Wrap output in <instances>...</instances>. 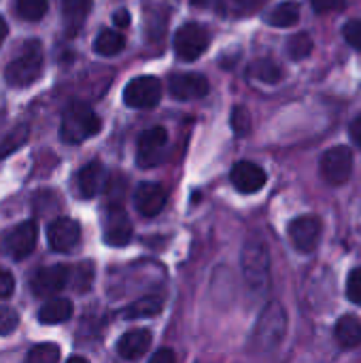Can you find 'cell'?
I'll use <instances>...</instances> for the list:
<instances>
[{"label": "cell", "instance_id": "4316f807", "mask_svg": "<svg viewBox=\"0 0 361 363\" xmlns=\"http://www.w3.org/2000/svg\"><path fill=\"white\" fill-rule=\"evenodd\" d=\"M313 53V38L309 32H298L287 40V55L291 60H304Z\"/></svg>", "mask_w": 361, "mask_h": 363}, {"label": "cell", "instance_id": "277c9868", "mask_svg": "<svg viewBox=\"0 0 361 363\" xmlns=\"http://www.w3.org/2000/svg\"><path fill=\"white\" fill-rule=\"evenodd\" d=\"M36 240H38L36 221H21L15 228L0 234V251L9 255L11 259L21 262L34 251Z\"/></svg>", "mask_w": 361, "mask_h": 363}, {"label": "cell", "instance_id": "83f0119b", "mask_svg": "<svg viewBox=\"0 0 361 363\" xmlns=\"http://www.w3.org/2000/svg\"><path fill=\"white\" fill-rule=\"evenodd\" d=\"M60 362V349L53 342H40L30 349L26 355V363H57Z\"/></svg>", "mask_w": 361, "mask_h": 363}, {"label": "cell", "instance_id": "d6986e66", "mask_svg": "<svg viewBox=\"0 0 361 363\" xmlns=\"http://www.w3.org/2000/svg\"><path fill=\"white\" fill-rule=\"evenodd\" d=\"M94 0H62V15H64V30L68 36H77L85 26V19L91 11Z\"/></svg>", "mask_w": 361, "mask_h": 363}, {"label": "cell", "instance_id": "ba28073f", "mask_svg": "<svg viewBox=\"0 0 361 363\" xmlns=\"http://www.w3.org/2000/svg\"><path fill=\"white\" fill-rule=\"evenodd\" d=\"M353 172V153L349 147H332L321 157V177L330 185H343Z\"/></svg>", "mask_w": 361, "mask_h": 363}, {"label": "cell", "instance_id": "2e32d148", "mask_svg": "<svg viewBox=\"0 0 361 363\" xmlns=\"http://www.w3.org/2000/svg\"><path fill=\"white\" fill-rule=\"evenodd\" d=\"M134 204L143 217H155L166 206V189L157 183H140L134 194Z\"/></svg>", "mask_w": 361, "mask_h": 363}, {"label": "cell", "instance_id": "836d02e7", "mask_svg": "<svg viewBox=\"0 0 361 363\" xmlns=\"http://www.w3.org/2000/svg\"><path fill=\"white\" fill-rule=\"evenodd\" d=\"M343 34H345V38H347V43H349L351 47H355V49H360L361 51V19L349 21V23L343 28Z\"/></svg>", "mask_w": 361, "mask_h": 363}, {"label": "cell", "instance_id": "603a6c76", "mask_svg": "<svg viewBox=\"0 0 361 363\" xmlns=\"http://www.w3.org/2000/svg\"><path fill=\"white\" fill-rule=\"evenodd\" d=\"M264 2L266 0H213V6L221 15L245 17V15H251L253 11H257Z\"/></svg>", "mask_w": 361, "mask_h": 363}, {"label": "cell", "instance_id": "d6a6232c", "mask_svg": "<svg viewBox=\"0 0 361 363\" xmlns=\"http://www.w3.org/2000/svg\"><path fill=\"white\" fill-rule=\"evenodd\" d=\"M347 296L353 304H361V268H355L347 279Z\"/></svg>", "mask_w": 361, "mask_h": 363}, {"label": "cell", "instance_id": "5b68a950", "mask_svg": "<svg viewBox=\"0 0 361 363\" xmlns=\"http://www.w3.org/2000/svg\"><path fill=\"white\" fill-rule=\"evenodd\" d=\"M211 45V32L200 23H185L174 32V51L181 60H198Z\"/></svg>", "mask_w": 361, "mask_h": 363}, {"label": "cell", "instance_id": "9c48e42d", "mask_svg": "<svg viewBox=\"0 0 361 363\" xmlns=\"http://www.w3.org/2000/svg\"><path fill=\"white\" fill-rule=\"evenodd\" d=\"M132 240V221L123 204H109L104 213V242L111 247H126Z\"/></svg>", "mask_w": 361, "mask_h": 363}, {"label": "cell", "instance_id": "8d00e7d4", "mask_svg": "<svg viewBox=\"0 0 361 363\" xmlns=\"http://www.w3.org/2000/svg\"><path fill=\"white\" fill-rule=\"evenodd\" d=\"M149 363H177V357L170 349H160L155 351V355L149 359Z\"/></svg>", "mask_w": 361, "mask_h": 363}, {"label": "cell", "instance_id": "8992f818", "mask_svg": "<svg viewBox=\"0 0 361 363\" xmlns=\"http://www.w3.org/2000/svg\"><path fill=\"white\" fill-rule=\"evenodd\" d=\"M243 270L249 281V285L257 291L268 287L270 277V264H268V251L262 242H249L243 251Z\"/></svg>", "mask_w": 361, "mask_h": 363}, {"label": "cell", "instance_id": "5bb4252c", "mask_svg": "<svg viewBox=\"0 0 361 363\" xmlns=\"http://www.w3.org/2000/svg\"><path fill=\"white\" fill-rule=\"evenodd\" d=\"M168 143V132L164 128H149L140 134L138 138V153H136V162L143 168L153 166L155 162H160L162 151Z\"/></svg>", "mask_w": 361, "mask_h": 363}, {"label": "cell", "instance_id": "52a82bcc", "mask_svg": "<svg viewBox=\"0 0 361 363\" xmlns=\"http://www.w3.org/2000/svg\"><path fill=\"white\" fill-rule=\"evenodd\" d=\"M162 98V83L157 77L145 74L132 79L123 89V102L130 108H151Z\"/></svg>", "mask_w": 361, "mask_h": 363}, {"label": "cell", "instance_id": "7a4b0ae2", "mask_svg": "<svg viewBox=\"0 0 361 363\" xmlns=\"http://www.w3.org/2000/svg\"><path fill=\"white\" fill-rule=\"evenodd\" d=\"M43 47L38 40H28L21 53L6 64L4 79L13 87H28L43 74Z\"/></svg>", "mask_w": 361, "mask_h": 363}, {"label": "cell", "instance_id": "f35d334b", "mask_svg": "<svg viewBox=\"0 0 361 363\" xmlns=\"http://www.w3.org/2000/svg\"><path fill=\"white\" fill-rule=\"evenodd\" d=\"M113 21H115L117 28H128L130 26V13L126 9H119V11H115Z\"/></svg>", "mask_w": 361, "mask_h": 363}, {"label": "cell", "instance_id": "ffe728a7", "mask_svg": "<svg viewBox=\"0 0 361 363\" xmlns=\"http://www.w3.org/2000/svg\"><path fill=\"white\" fill-rule=\"evenodd\" d=\"M72 317V302L66 298H51L38 311V321L43 325H57Z\"/></svg>", "mask_w": 361, "mask_h": 363}, {"label": "cell", "instance_id": "ac0fdd59", "mask_svg": "<svg viewBox=\"0 0 361 363\" xmlns=\"http://www.w3.org/2000/svg\"><path fill=\"white\" fill-rule=\"evenodd\" d=\"M104 185H106V172H104V166L98 160L85 164L77 174V187H79V194L83 198L98 196Z\"/></svg>", "mask_w": 361, "mask_h": 363}, {"label": "cell", "instance_id": "30bf717a", "mask_svg": "<svg viewBox=\"0 0 361 363\" xmlns=\"http://www.w3.org/2000/svg\"><path fill=\"white\" fill-rule=\"evenodd\" d=\"M49 247L57 253H70L81 240V225L70 217H57L47 228Z\"/></svg>", "mask_w": 361, "mask_h": 363}, {"label": "cell", "instance_id": "cb8c5ba5", "mask_svg": "<svg viewBox=\"0 0 361 363\" xmlns=\"http://www.w3.org/2000/svg\"><path fill=\"white\" fill-rule=\"evenodd\" d=\"M300 19V4L298 2H281L274 6V11L268 15V23L277 28H291Z\"/></svg>", "mask_w": 361, "mask_h": 363}, {"label": "cell", "instance_id": "44dd1931", "mask_svg": "<svg viewBox=\"0 0 361 363\" xmlns=\"http://www.w3.org/2000/svg\"><path fill=\"white\" fill-rule=\"evenodd\" d=\"M334 336H336V342L343 347V349H355L361 345V321L353 315H347L343 317L338 323H336V330H334Z\"/></svg>", "mask_w": 361, "mask_h": 363}, {"label": "cell", "instance_id": "6da1fadb", "mask_svg": "<svg viewBox=\"0 0 361 363\" xmlns=\"http://www.w3.org/2000/svg\"><path fill=\"white\" fill-rule=\"evenodd\" d=\"M100 128H102V121L89 104L72 102L62 115L60 138L66 145H81L83 140L96 136Z\"/></svg>", "mask_w": 361, "mask_h": 363}, {"label": "cell", "instance_id": "d590c367", "mask_svg": "<svg viewBox=\"0 0 361 363\" xmlns=\"http://www.w3.org/2000/svg\"><path fill=\"white\" fill-rule=\"evenodd\" d=\"M13 289H15V279H13V274H11L9 270L0 268V300L9 298V296L13 294Z\"/></svg>", "mask_w": 361, "mask_h": 363}, {"label": "cell", "instance_id": "b9f144b4", "mask_svg": "<svg viewBox=\"0 0 361 363\" xmlns=\"http://www.w3.org/2000/svg\"><path fill=\"white\" fill-rule=\"evenodd\" d=\"M66 363H89L85 357H70Z\"/></svg>", "mask_w": 361, "mask_h": 363}, {"label": "cell", "instance_id": "4fadbf2b", "mask_svg": "<svg viewBox=\"0 0 361 363\" xmlns=\"http://www.w3.org/2000/svg\"><path fill=\"white\" fill-rule=\"evenodd\" d=\"M211 91V85L206 77L198 72H179L170 77V96L174 100L187 102V100H198L204 98Z\"/></svg>", "mask_w": 361, "mask_h": 363}, {"label": "cell", "instance_id": "484cf974", "mask_svg": "<svg viewBox=\"0 0 361 363\" xmlns=\"http://www.w3.org/2000/svg\"><path fill=\"white\" fill-rule=\"evenodd\" d=\"M249 77H251V79H257V81H262V83L274 85V83L281 81L283 72H281V68H279L277 62L264 57V60H257V62H253V64L249 66Z\"/></svg>", "mask_w": 361, "mask_h": 363}, {"label": "cell", "instance_id": "e575fe53", "mask_svg": "<svg viewBox=\"0 0 361 363\" xmlns=\"http://www.w3.org/2000/svg\"><path fill=\"white\" fill-rule=\"evenodd\" d=\"M313 9L317 13H334V11H343L347 0H311Z\"/></svg>", "mask_w": 361, "mask_h": 363}, {"label": "cell", "instance_id": "4dcf8cb0", "mask_svg": "<svg viewBox=\"0 0 361 363\" xmlns=\"http://www.w3.org/2000/svg\"><path fill=\"white\" fill-rule=\"evenodd\" d=\"M232 128L240 136H245L251 130V117H249V111L245 106H236L232 111Z\"/></svg>", "mask_w": 361, "mask_h": 363}, {"label": "cell", "instance_id": "7402d4cb", "mask_svg": "<svg viewBox=\"0 0 361 363\" xmlns=\"http://www.w3.org/2000/svg\"><path fill=\"white\" fill-rule=\"evenodd\" d=\"M162 298L160 296H145L136 302H132L126 311H123V317L126 319H149V317H155L162 313Z\"/></svg>", "mask_w": 361, "mask_h": 363}, {"label": "cell", "instance_id": "7c38bea8", "mask_svg": "<svg viewBox=\"0 0 361 363\" xmlns=\"http://www.w3.org/2000/svg\"><path fill=\"white\" fill-rule=\"evenodd\" d=\"M289 238L294 247L302 253H311L317 249L321 238V221L313 215L298 217L289 223Z\"/></svg>", "mask_w": 361, "mask_h": 363}, {"label": "cell", "instance_id": "ab89813d", "mask_svg": "<svg viewBox=\"0 0 361 363\" xmlns=\"http://www.w3.org/2000/svg\"><path fill=\"white\" fill-rule=\"evenodd\" d=\"M6 32H9V26H6V21L0 17V45H2L4 38H6Z\"/></svg>", "mask_w": 361, "mask_h": 363}, {"label": "cell", "instance_id": "60d3db41", "mask_svg": "<svg viewBox=\"0 0 361 363\" xmlns=\"http://www.w3.org/2000/svg\"><path fill=\"white\" fill-rule=\"evenodd\" d=\"M194 6H213V0H189Z\"/></svg>", "mask_w": 361, "mask_h": 363}, {"label": "cell", "instance_id": "f1b7e54d", "mask_svg": "<svg viewBox=\"0 0 361 363\" xmlns=\"http://www.w3.org/2000/svg\"><path fill=\"white\" fill-rule=\"evenodd\" d=\"M94 281V266L91 262H81L72 272H70V283L74 287V291H87L91 287Z\"/></svg>", "mask_w": 361, "mask_h": 363}, {"label": "cell", "instance_id": "f546056e", "mask_svg": "<svg viewBox=\"0 0 361 363\" xmlns=\"http://www.w3.org/2000/svg\"><path fill=\"white\" fill-rule=\"evenodd\" d=\"M17 2V13L19 17L28 21H38L49 6V0H15Z\"/></svg>", "mask_w": 361, "mask_h": 363}, {"label": "cell", "instance_id": "74e56055", "mask_svg": "<svg viewBox=\"0 0 361 363\" xmlns=\"http://www.w3.org/2000/svg\"><path fill=\"white\" fill-rule=\"evenodd\" d=\"M349 134H351V140L361 149V115L353 119V123H351V128H349Z\"/></svg>", "mask_w": 361, "mask_h": 363}, {"label": "cell", "instance_id": "3957f363", "mask_svg": "<svg viewBox=\"0 0 361 363\" xmlns=\"http://www.w3.org/2000/svg\"><path fill=\"white\" fill-rule=\"evenodd\" d=\"M285 330H287L285 308L279 302H270L264 308L262 317L257 319V325H255V332H253V340H255L260 351H272L283 340Z\"/></svg>", "mask_w": 361, "mask_h": 363}, {"label": "cell", "instance_id": "1f68e13d", "mask_svg": "<svg viewBox=\"0 0 361 363\" xmlns=\"http://www.w3.org/2000/svg\"><path fill=\"white\" fill-rule=\"evenodd\" d=\"M19 325V315L13 308L2 306L0 308V336H9L17 330Z\"/></svg>", "mask_w": 361, "mask_h": 363}, {"label": "cell", "instance_id": "e0dca14e", "mask_svg": "<svg viewBox=\"0 0 361 363\" xmlns=\"http://www.w3.org/2000/svg\"><path fill=\"white\" fill-rule=\"evenodd\" d=\"M151 332L149 330H130L126 332L119 342H117V353L119 357H123L126 362H136L140 359L149 347H151Z\"/></svg>", "mask_w": 361, "mask_h": 363}, {"label": "cell", "instance_id": "8fae6325", "mask_svg": "<svg viewBox=\"0 0 361 363\" xmlns=\"http://www.w3.org/2000/svg\"><path fill=\"white\" fill-rule=\"evenodd\" d=\"M70 283V268L66 266H47L34 272L32 277V294L38 298H47L53 294H60L66 285Z\"/></svg>", "mask_w": 361, "mask_h": 363}, {"label": "cell", "instance_id": "d4e9b609", "mask_svg": "<svg viewBox=\"0 0 361 363\" xmlns=\"http://www.w3.org/2000/svg\"><path fill=\"white\" fill-rule=\"evenodd\" d=\"M123 47H126V38H123L121 32H115V30H102L98 34L96 43H94L96 53L106 55V57L109 55H117Z\"/></svg>", "mask_w": 361, "mask_h": 363}, {"label": "cell", "instance_id": "9a60e30c", "mask_svg": "<svg viewBox=\"0 0 361 363\" xmlns=\"http://www.w3.org/2000/svg\"><path fill=\"white\" fill-rule=\"evenodd\" d=\"M232 185L240 194H255L266 185V172L253 162H238L230 172Z\"/></svg>", "mask_w": 361, "mask_h": 363}]
</instances>
